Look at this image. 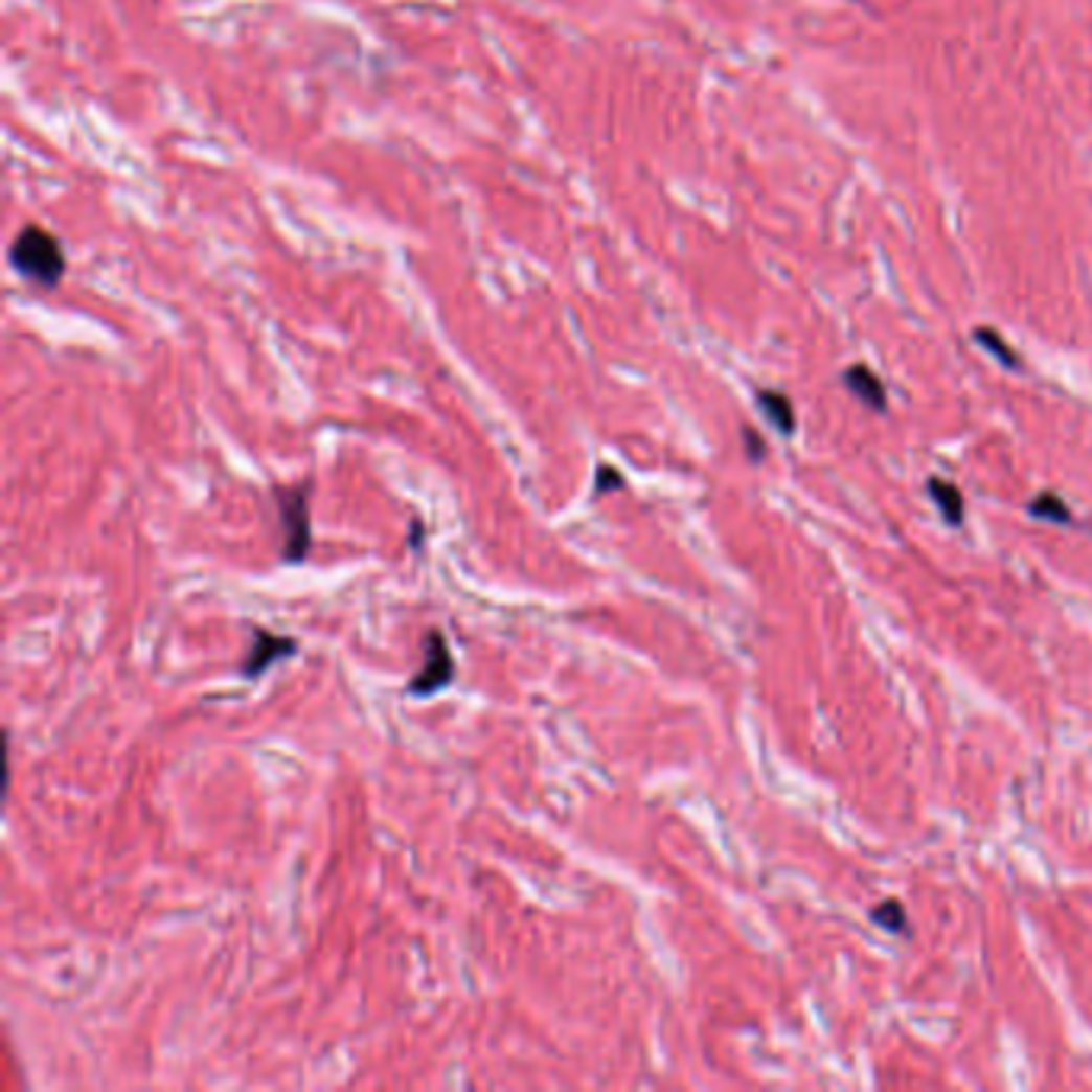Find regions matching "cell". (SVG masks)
I'll return each mask as SVG.
<instances>
[{"label":"cell","mask_w":1092,"mask_h":1092,"mask_svg":"<svg viewBox=\"0 0 1092 1092\" xmlns=\"http://www.w3.org/2000/svg\"><path fill=\"white\" fill-rule=\"evenodd\" d=\"M10 267L20 279L39 286V289H55L65 276V250L55 234H48L39 225H26L14 244H10Z\"/></svg>","instance_id":"6da1fadb"},{"label":"cell","mask_w":1092,"mask_h":1092,"mask_svg":"<svg viewBox=\"0 0 1092 1092\" xmlns=\"http://www.w3.org/2000/svg\"><path fill=\"white\" fill-rule=\"evenodd\" d=\"M311 481L295 487H276V506L282 523V561L301 564L311 551Z\"/></svg>","instance_id":"7a4b0ae2"},{"label":"cell","mask_w":1092,"mask_h":1092,"mask_svg":"<svg viewBox=\"0 0 1092 1092\" xmlns=\"http://www.w3.org/2000/svg\"><path fill=\"white\" fill-rule=\"evenodd\" d=\"M452 680H455V660L449 654V644H446L442 632L433 629V632L424 635V666L407 683V692L413 699H430V696L442 692Z\"/></svg>","instance_id":"3957f363"},{"label":"cell","mask_w":1092,"mask_h":1092,"mask_svg":"<svg viewBox=\"0 0 1092 1092\" xmlns=\"http://www.w3.org/2000/svg\"><path fill=\"white\" fill-rule=\"evenodd\" d=\"M298 651L295 638H279V635H270L267 629H253L250 632V651L241 663V676L244 680H259L273 663L292 657Z\"/></svg>","instance_id":"277c9868"},{"label":"cell","mask_w":1092,"mask_h":1092,"mask_svg":"<svg viewBox=\"0 0 1092 1092\" xmlns=\"http://www.w3.org/2000/svg\"><path fill=\"white\" fill-rule=\"evenodd\" d=\"M843 385H846L865 407H871V410H878V413H884V407H888V394H884V385H881V379H878L868 366H852V369H846V372H843Z\"/></svg>","instance_id":"5b68a950"},{"label":"cell","mask_w":1092,"mask_h":1092,"mask_svg":"<svg viewBox=\"0 0 1092 1092\" xmlns=\"http://www.w3.org/2000/svg\"><path fill=\"white\" fill-rule=\"evenodd\" d=\"M756 404L763 410V417L769 420V427H775L782 436L795 433V407H792L789 394H782V391H759Z\"/></svg>","instance_id":"8992f818"},{"label":"cell","mask_w":1092,"mask_h":1092,"mask_svg":"<svg viewBox=\"0 0 1092 1092\" xmlns=\"http://www.w3.org/2000/svg\"><path fill=\"white\" fill-rule=\"evenodd\" d=\"M929 497L935 500V506H939V513L949 526L964 523V497L955 484H949L942 478H929Z\"/></svg>","instance_id":"52a82bcc"},{"label":"cell","mask_w":1092,"mask_h":1092,"mask_svg":"<svg viewBox=\"0 0 1092 1092\" xmlns=\"http://www.w3.org/2000/svg\"><path fill=\"white\" fill-rule=\"evenodd\" d=\"M1031 516L1048 519V523H1054V526H1067L1070 523V509H1067V503L1057 494H1038L1031 500Z\"/></svg>","instance_id":"ba28073f"},{"label":"cell","mask_w":1092,"mask_h":1092,"mask_svg":"<svg viewBox=\"0 0 1092 1092\" xmlns=\"http://www.w3.org/2000/svg\"><path fill=\"white\" fill-rule=\"evenodd\" d=\"M871 919H874L881 929L894 932V935H907V932H910V926H907V913H904V907H901L897 901H884V904H878V907L871 910Z\"/></svg>","instance_id":"9c48e42d"},{"label":"cell","mask_w":1092,"mask_h":1092,"mask_svg":"<svg viewBox=\"0 0 1092 1092\" xmlns=\"http://www.w3.org/2000/svg\"><path fill=\"white\" fill-rule=\"evenodd\" d=\"M974 340H977L983 349H991V352H994V356L1003 362L1006 369H1019V356H1016V352H1013V349H1009V346L1000 340V334H997V331H983V327H980V331L974 334Z\"/></svg>","instance_id":"30bf717a"},{"label":"cell","mask_w":1092,"mask_h":1092,"mask_svg":"<svg viewBox=\"0 0 1092 1092\" xmlns=\"http://www.w3.org/2000/svg\"><path fill=\"white\" fill-rule=\"evenodd\" d=\"M621 487H625V478H621L618 468H612V464H599L596 468V481H593V497L596 500L612 494V491H621Z\"/></svg>","instance_id":"8fae6325"},{"label":"cell","mask_w":1092,"mask_h":1092,"mask_svg":"<svg viewBox=\"0 0 1092 1092\" xmlns=\"http://www.w3.org/2000/svg\"><path fill=\"white\" fill-rule=\"evenodd\" d=\"M744 442H747V455H750V461H759V458H763V452H766L763 439H759L753 430H744Z\"/></svg>","instance_id":"7c38bea8"}]
</instances>
